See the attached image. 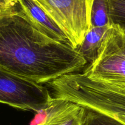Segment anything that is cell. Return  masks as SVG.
I'll return each mask as SVG.
<instances>
[{
  "mask_svg": "<svg viewBox=\"0 0 125 125\" xmlns=\"http://www.w3.org/2000/svg\"><path fill=\"white\" fill-rule=\"evenodd\" d=\"M87 63L73 47L37 29L19 3L0 15V68L41 84L78 72Z\"/></svg>",
  "mask_w": 125,
  "mask_h": 125,
  "instance_id": "1",
  "label": "cell"
},
{
  "mask_svg": "<svg viewBox=\"0 0 125 125\" xmlns=\"http://www.w3.org/2000/svg\"><path fill=\"white\" fill-rule=\"evenodd\" d=\"M65 33L74 49L91 29L93 0H35Z\"/></svg>",
  "mask_w": 125,
  "mask_h": 125,
  "instance_id": "2",
  "label": "cell"
},
{
  "mask_svg": "<svg viewBox=\"0 0 125 125\" xmlns=\"http://www.w3.org/2000/svg\"><path fill=\"white\" fill-rule=\"evenodd\" d=\"M54 100L46 87L0 68V103L37 113Z\"/></svg>",
  "mask_w": 125,
  "mask_h": 125,
  "instance_id": "3",
  "label": "cell"
},
{
  "mask_svg": "<svg viewBox=\"0 0 125 125\" xmlns=\"http://www.w3.org/2000/svg\"><path fill=\"white\" fill-rule=\"evenodd\" d=\"M83 74L125 89V34L114 26L100 54Z\"/></svg>",
  "mask_w": 125,
  "mask_h": 125,
  "instance_id": "4",
  "label": "cell"
},
{
  "mask_svg": "<svg viewBox=\"0 0 125 125\" xmlns=\"http://www.w3.org/2000/svg\"><path fill=\"white\" fill-rule=\"evenodd\" d=\"M78 105L117 119L125 125V89L115 85L84 77L75 94Z\"/></svg>",
  "mask_w": 125,
  "mask_h": 125,
  "instance_id": "5",
  "label": "cell"
},
{
  "mask_svg": "<svg viewBox=\"0 0 125 125\" xmlns=\"http://www.w3.org/2000/svg\"><path fill=\"white\" fill-rule=\"evenodd\" d=\"M84 111L81 105L55 98L50 107L37 113L31 125H82Z\"/></svg>",
  "mask_w": 125,
  "mask_h": 125,
  "instance_id": "6",
  "label": "cell"
},
{
  "mask_svg": "<svg viewBox=\"0 0 125 125\" xmlns=\"http://www.w3.org/2000/svg\"><path fill=\"white\" fill-rule=\"evenodd\" d=\"M18 3L31 23L40 33L57 42L73 47L65 33L35 0H19Z\"/></svg>",
  "mask_w": 125,
  "mask_h": 125,
  "instance_id": "7",
  "label": "cell"
},
{
  "mask_svg": "<svg viewBox=\"0 0 125 125\" xmlns=\"http://www.w3.org/2000/svg\"><path fill=\"white\" fill-rule=\"evenodd\" d=\"M114 26L92 28L88 32L82 44L76 50L89 62L96 60Z\"/></svg>",
  "mask_w": 125,
  "mask_h": 125,
  "instance_id": "8",
  "label": "cell"
},
{
  "mask_svg": "<svg viewBox=\"0 0 125 125\" xmlns=\"http://www.w3.org/2000/svg\"><path fill=\"white\" fill-rule=\"evenodd\" d=\"M111 25L107 0H93L91 10V28Z\"/></svg>",
  "mask_w": 125,
  "mask_h": 125,
  "instance_id": "9",
  "label": "cell"
},
{
  "mask_svg": "<svg viewBox=\"0 0 125 125\" xmlns=\"http://www.w3.org/2000/svg\"><path fill=\"white\" fill-rule=\"evenodd\" d=\"M111 25L125 34V0H107Z\"/></svg>",
  "mask_w": 125,
  "mask_h": 125,
  "instance_id": "10",
  "label": "cell"
},
{
  "mask_svg": "<svg viewBox=\"0 0 125 125\" xmlns=\"http://www.w3.org/2000/svg\"><path fill=\"white\" fill-rule=\"evenodd\" d=\"M82 125H125L117 119L92 109L85 108Z\"/></svg>",
  "mask_w": 125,
  "mask_h": 125,
  "instance_id": "11",
  "label": "cell"
},
{
  "mask_svg": "<svg viewBox=\"0 0 125 125\" xmlns=\"http://www.w3.org/2000/svg\"><path fill=\"white\" fill-rule=\"evenodd\" d=\"M19 0H0V9L6 12L14 8Z\"/></svg>",
  "mask_w": 125,
  "mask_h": 125,
  "instance_id": "12",
  "label": "cell"
},
{
  "mask_svg": "<svg viewBox=\"0 0 125 125\" xmlns=\"http://www.w3.org/2000/svg\"><path fill=\"white\" fill-rule=\"evenodd\" d=\"M6 12H7V11H6ZM4 12H4V11H2V10L0 9V15L2 14V13H4Z\"/></svg>",
  "mask_w": 125,
  "mask_h": 125,
  "instance_id": "13",
  "label": "cell"
}]
</instances>
